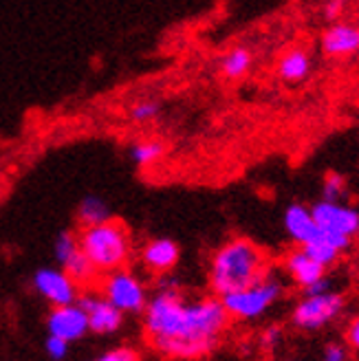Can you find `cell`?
<instances>
[{
  "instance_id": "6da1fadb",
  "label": "cell",
  "mask_w": 359,
  "mask_h": 361,
  "mask_svg": "<svg viewBox=\"0 0 359 361\" xmlns=\"http://www.w3.org/2000/svg\"><path fill=\"white\" fill-rule=\"evenodd\" d=\"M229 319L231 317L219 295L188 302L181 333L161 350V355L170 359H201L209 355L219 346Z\"/></svg>"
},
{
  "instance_id": "7a4b0ae2",
  "label": "cell",
  "mask_w": 359,
  "mask_h": 361,
  "mask_svg": "<svg viewBox=\"0 0 359 361\" xmlns=\"http://www.w3.org/2000/svg\"><path fill=\"white\" fill-rule=\"evenodd\" d=\"M269 256L249 238H231L217 249L209 262V286L214 295H229L260 282L269 274Z\"/></svg>"
},
{
  "instance_id": "3957f363",
  "label": "cell",
  "mask_w": 359,
  "mask_h": 361,
  "mask_svg": "<svg viewBox=\"0 0 359 361\" xmlns=\"http://www.w3.org/2000/svg\"><path fill=\"white\" fill-rule=\"evenodd\" d=\"M80 247L95 264L99 274H109V271L126 267L133 251V238L130 231L126 229L119 221H104L99 225L82 227L78 233Z\"/></svg>"
},
{
  "instance_id": "277c9868",
  "label": "cell",
  "mask_w": 359,
  "mask_h": 361,
  "mask_svg": "<svg viewBox=\"0 0 359 361\" xmlns=\"http://www.w3.org/2000/svg\"><path fill=\"white\" fill-rule=\"evenodd\" d=\"M284 293V284L278 276H274L272 271L256 284H251L247 288H241L236 293L223 295V304L229 313V317L234 319H256L267 313L269 306H274Z\"/></svg>"
},
{
  "instance_id": "5b68a950",
  "label": "cell",
  "mask_w": 359,
  "mask_h": 361,
  "mask_svg": "<svg viewBox=\"0 0 359 361\" xmlns=\"http://www.w3.org/2000/svg\"><path fill=\"white\" fill-rule=\"evenodd\" d=\"M99 293L115 304L121 313H143L148 304V291L133 271L128 269H115L104 274L99 282Z\"/></svg>"
},
{
  "instance_id": "8992f818",
  "label": "cell",
  "mask_w": 359,
  "mask_h": 361,
  "mask_svg": "<svg viewBox=\"0 0 359 361\" xmlns=\"http://www.w3.org/2000/svg\"><path fill=\"white\" fill-rule=\"evenodd\" d=\"M344 309V298L337 291L304 295L293 309V324L302 331H317L331 324Z\"/></svg>"
},
{
  "instance_id": "52a82bcc",
  "label": "cell",
  "mask_w": 359,
  "mask_h": 361,
  "mask_svg": "<svg viewBox=\"0 0 359 361\" xmlns=\"http://www.w3.org/2000/svg\"><path fill=\"white\" fill-rule=\"evenodd\" d=\"M317 227L331 236L355 238L359 233V209L346 201H320L311 207Z\"/></svg>"
},
{
  "instance_id": "ba28073f",
  "label": "cell",
  "mask_w": 359,
  "mask_h": 361,
  "mask_svg": "<svg viewBox=\"0 0 359 361\" xmlns=\"http://www.w3.org/2000/svg\"><path fill=\"white\" fill-rule=\"evenodd\" d=\"M33 288L53 306L73 304L80 300V284L71 278L62 267L60 269L42 267L35 271Z\"/></svg>"
},
{
  "instance_id": "9c48e42d",
  "label": "cell",
  "mask_w": 359,
  "mask_h": 361,
  "mask_svg": "<svg viewBox=\"0 0 359 361\" xmlns=\"http://www.w3.org/2000/svg\"><path fill=\"white\" fill-rule=\"evenodd\" d=\"M47 329H49V335L62 337L68 341V344L71 341L82 339L88 331H91L88 329L86 311L80 306V302L53 306V311L49 313V319H47Z\"/></svg>"
},
{
  "instance_id": "30bf717a",
  "label": "cell",
  "mask_w": 359,
  "mask_h": 361,
  "mask_svg": "<svg viewBox=\"0 0 359 361\" xmlns=\"http://www.w3.org/2000/svg\"><path fill=\"white\" fill-rule=\"evenodd\" d=\"M80 306L86 311L88 317V329L97 335H111L115 331H119L121 322H123V313L117 309L115 304H111L102 293L99 295H80Z\"/></svg>"
},
{
  "instance_id": "8fae6325",
  "label": "cell",
  "mask_w": 359,
  "mask_h": 361,
  "mask_svg": "<svg viewBox=\"0 0 359 361\" xmlns=\"http://www.w3.org/2000/svg\"><path fill=\"white\" fill-rule=\"evenodd\" d=\"M320 49L327 58L339 60L359 53V27L351 23H333L320 38Z\"/></svg>"
},
{
  "instance_id": "7c38bea8",
  "label": "cell",
  "mask_w": 359,
  "mask_h": 361,
  "mask_svg": "<svg viewBox=\"0 0 359 361\" xmlns=\"http://www.w3.org/2000/svg\"><path fill=\"white\" fill-rule=\"evenodd\" d=\"M178 258H181V249L170 238H154L143 245L141 249V262L150 274L164 276L176 267Z\"/></svg>"
},
{
  "instance_id": "4fadbf2b",
  "label": "cell",
  "mask_w": 359,
  "mask_h": 361,
  "mask_svg": "<svg viewBox=\"0 0 359 361\" xmlns=\"http://www.w3.org/2000/svg\"><path fill=\"white\" fill-rule=\"evenodd\" d=\"M284 231L289 233V238L304 247L311 240H315L320 236V227L313 219L311 207L302 205V203H291L284 209Z\"/></svg>"
},
{
  "instance_id": "5bb4252c",
  "label": "cell",
  "mask_w": 359,
  "mask_h": 361,
  "mask_svg": "<svg viewBox=\"0 0 359 361\" xmlns=\"http://www.w3.org/2000/svg\"><path fill=\"white\" fill-rule=\"evenodd\" d=\"M282 267L286 271V276H289L300 288H307L313 282H317L320 278L327 276V267L320 264L315 258H311L302 247L289 251V254L284 256Z\"/></svg>"
},
{
  "instance_id": "9a60e30c",
  "label": "cell",
  "mask_w": 359,
  "mask_h": 361,
  "mask_svg": "<svg viewBox=\"0 0 359 361\" xmlns=\"http://www.w3.org/2000/svg\"><path fill=\"white\" fill-rule=\"evenodd\" d=\"M313 71V60L311 53H307L304 49H289L282 53V58L278 60L276 73L282 82L286 84H298L304 82Z\"/></svg>"
},
{
  "instance_id": "2e32d148",
  "label": "cell",
  "mask_w": 359,
  "mask_h": 361,
  "mask_svg": "<svg viewBox=\"0 0 359 361\" xmlns=\"http://www.w3.org/2000/svg\"><path fill=\"white\" fill-rule=\"evenodd\" d=\"M251 64H254L251 51L247 47H234V49H229L221 60V75L231 82L243 80L249 73Z\"/></svg>"
},
{
  "instance_id": "e0dca14e",
  "label": "cell",
  "mask_w": 359,
  "mask_h": 361,
  "mask_svg": "<svg viewBox=\"0 0 359 361\" xmlns=\"http://www.w3.org/2000/svg\"><path fill=\"white\" fill-rule=\"evenodd\" d=\"M111 205L104 201V198L88 194L84 196L80 205H78V223L82 227H91V225H99L104 221H111Z\"/></svg>"
},
{
  "instance_id": "ac0fdd59",
  "label": "cell",
  "mask_w": 359,
  "mask_h": 361,
  "mask_svg": "<svg viewBox=\"0 0 359 361\" xmlns=\"http://www.w3.org/2000/svg\"><path fill=\"white\" fill-rule=\"evenodd\" d=\"M66 274L73 278L80 286H84V284H93L95 280H97V276H99V271L95 269V264L88 260V256L82 251V247L75 251L73 256H68L62 264H60Z\"/></svg>"
},
{
  "instance_id": "d6986e66",
  "label": "cell",
  "mask_w": 359,
  "mask_h": 361,
  "mask_svg": "<svg viewBox=\"0 0 359 361\" xmlns=\"http://www.w3.org/2000/svg\"><path fill=\"white\" fill-rule=\"evenodd\" d=\"M130 161L137 168H150L157 161L164 159L166 154V146L159 139H146V141H137L128 150Z\"/></svg>"
},
{
  "instance_id": "ffe728a7",
  "label": "cell",
  "mask_w": 359,
  "mask_h": 361,
  "mask_svg": "<svg viewBox=\"0 0 359 361\" xmlns=\"http://www.w3.org/2000/svg\"><path fill=\"white\" fill-rule=\"evenodd\" d=\"M302 249L307 251V254H309L311 258H315L320 264H324L327 269H329L331 264H335L337 258L342 256V251H339V249L324 236V233H322V229H320V236H317L315 240H311L309 245H304Z\"/></svg>"
},
{
  "instance_id": "44dd1931",
  "label": "cell",
  "mask_w": 359,
  "mask_h": 361,
  "mask_svg": "<svg viewBox=\"0 0 359 361\" xmlns=\"http://www.w3.org/2000/svg\"><path fill=\"white\" fill-rule=\"evenodd\" d=\"M322 201H346L348 196V178L339 172H329L322 180L320 190Z\"/></svg>"
},
{
  "instance_id": "7402d4cb",
  "label": "cell",
  "mask_w": 359,
  "mask_h": 361,
  "mask_svg": "<svg viewBox=\"0 0 359 361\" xmlns=\"http://www.w3.org/2000/svg\"><path fill=\"white\" fill-rule=\"evenodd\" d=\"M159 115H161V104H159L157 99H150V97L137 99V102H133L130 108H128V117H130V121H135V123H150V121H154Z\"/></svg>"
},
{
  "instance_id": "603a6c76",
  "label": "cell",
  "mask_w": 359,
  "mask_h": 361,
  "mask_svg": "<svg viewBox=\"0 0 359 361\" xmlns=\"http://www.w3.org/2000/svg\"><path fill=\"white\" fill-rule=\"evenodd\" d=\"M80 249V238L73 231H60L56 243H53V254H56V260L62 264L68 256H73Z\"/></svg>"
},
{
  "instance_id": "cb8c5ba5",
  "label": "cell",
  "mask_w": 359,
  "mask_h": 361,
  "mask_svg": "<svg viewBox=\"0 0 359 361\" xmlns=\"http://www.w3.org/2000/svg\"><path fill=\"white\" fill-rule=\"evenodd\" d=\"M47 355L53 361H62L68 355V341L62 339V337H56V335H49V339H47Z\"/></svg>"
},
{
  "instance_id": "d4e9b609",
  "label": "cell",
  "mask_w": 359,
  "mask_h": 361,
  "mask_svg": "<svg viewBox=\"0 0 359 361\" xmlns=\"http://www.w3.org/2000/svg\"><path fill=\"white\" fill-rule=\"evenodd\" d=\"M91 361H141L139 353L133 350V348H115V350H109V353H104Z\"/></svg>"
},
{
  "instance_id": "484cf974",
  "label": "cell",
  "mask_w": 359,
  "mask_h": 361,
  "mask_svg": "<svg viewBox=\"0 0 359 361\" xmlns=\"http://www.w3.org/2000/svg\"><path fill=\"white\" fill-rule=\"evenodd\" d=\"M344 9H346V0H327L324 5L327 20H339L344 16Z\"/></svg>"
},
{
  "instance_id": "4316f807",
  "label": "cell",
  "mask_w": 359,
  "mask_h": 361,
  "mask_svg": "<svg viewBox=\"0 0 359 361\" xmlns=\"http://www.w3.org/2000/svg\"><path fill=\"white\" fill-rule=\"evenodd\" d=\"M324 361H348V350L342 344H329L324 350Z\"/></svg>"
},
{
  "instance_id": "83f0119b",
  "label": "cell",
  "mask_w": 359,
  "mask_h": 361,
  "mask_svg": "<svg viewBox=\"0 0 359 361\" xmlns=\"http://www.w3.org/2000/svg\"><path fill=\"white\" fill-rule=\"evenodd\" d=\"M304 295H315V293H327V291H333V280L331 278H320L317 282H313L311 286L302 288Z\"/></svg>"
},
{
  "instance_id": "f1b7e54d",
  "label": "cell",
  "mask_w": 359,
  "mask_h": 361,
  "mask_svg": "<svg viewBox=\"0 0 359 361\" xmlns=\"http://www.w3.org/2000/svg\"><path fill=\"white\" fill-rule=\"evenodd\" d=\"M280 339H282V331L278 326H272V329H267L262 333V346L264 348H276L280 344Z\"/></svg>"
},
{
  "instance_id": "f546056e",
  "label": "cell",
  "mask_w": 359,
  "mask_h": 361,
  "mask_svg": "<svg viewBox=\"0 0 359 361\" xmlns=\"http://www.w3.org/2000/svg\"><path fill=\"white\" fill-rule=\"evenodd\" d=\"M346 339H348V344H351L355 350H359V317H355V319L351 322V326H348V331H346Z\"/></svg>"
}]
</instances>
